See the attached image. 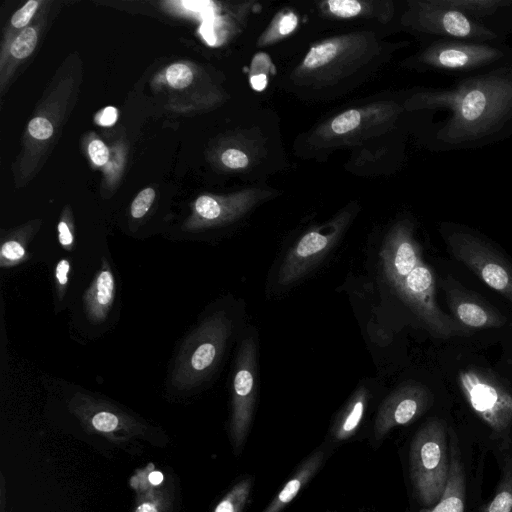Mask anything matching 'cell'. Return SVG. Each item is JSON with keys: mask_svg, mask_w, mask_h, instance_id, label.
I'll use <instances>...</instances> for the list:
<instances>
[{"mask_svg": "<svg viewBox=\"0 0 512 512\" xmlns=\"http://www.w3.org/2000/svg\"><path fill=\"white\" fill-rule=\"evenodd\" d=\"M424 112L428 147L435 152L471 150L512 136V58L451 85L425 88L405 102Z\"/></svg>", "mask_w": 512, "mask_h": 512, "instance_id": "1", "label": "cell"}, {"mask_svg": "<svg viewBox=\"0 0 512 512\" xmlns=\"http://www.w3.org/2000/svg\"><path fill=\"white\" fill-rule=\"evenodd\" d=\"M232 333L233 320L225 310L202 317L177 351L169 384L191 390L207 382L220 364Z\"/></svg>", "mask_w": 512, "mask_h": 512, "instance_id": "2", "label": "cell"}, {"mask_svg": "<svg viewBox=\"0 0 512 512\" xmlns=\"http://www.w3.org/2000/svg\"><path fill=\"white\" fill-rule=\"evenodd\" d=\"M445 422L429 419L415 433L409 450V469L415 494L426 508L440 499L449 474L450 451Z\"/></svg>", "mask_w": 512, "mask_h": 512, "instance_id": "3", "label": "cell"}, {"mask_svg": "<svg viewBox=\"0 0 512 512\" xmlns=\"http://www.w3.org/2000/svg\"><path fill=\"white\" fill-rule=\"evenodd\" d=\"M512 58V47L505 42L484 43L442 39L425 42L410 60L422 71H432L457 78L470 76Z\"/></svg>", "mask_w": 512, "mask_h": 512, "instance_id": "4", "label": "cell"}, {"mask_svg": "<svg viewBox=\"0 0 512 512\" xmlns=\"http://www.w3.org/2000/svg\"><path fill=\"white\" fill-rule=\"evenodd\" d=\"M404 23L425 42L452 39L495 43L505 39L466 14L451 8L442 0L408 2Z\"/></svg>", "mask_w": 512, "mask_h": 512, "instance_id": "5", "label": "cell"}, {"mask_svg": "<svg viewBox=\"0 0 512 512\" xmlns=\"http://www.w3.org/2000/svg\"><path fill=\"white\" fill-rule=\"evenodd\" d=\"M444 239L453 257L512 304V263L478 234L445 225Z\"/></svg>", "mask_w": 512, "mask_h": 512, "instance_id": "6", "label": "cell"}, {"mask_svg": "<svg viewBox=\"0 0 512 512\" xmlns=\"http://www.w3.org/2000/svg\"><path fill=\"white\" fill-rule=\"evenodd\" d=\"M390 286L422 321L432 336L448 339L465 336L472 332L440 309L435 297L434 274L424 261Z\"/></svg>", "mask_w": 512, "mask_h": 512, "instance_id": "7", "label": "cell"}, {"mask_svg": "<svg viewBox=\"0 0 512 512\" xmlns=\"http://www.w3.org/2000/svg\"><path fill=\"white\" fill-rule=\"evenodd\" d=\"M459 385L474 413L495 433L512 426V390L493 374L476 369L459 373Z\"/></svg>", "mask_w": 512, "mask_h": 512, "instance_id": "8", "label": "cell"}, {"mask_svg": "<svg viewBox=\"0 0 512 512\" xmlns=\"http://www.w3.org/2000/svg\"><path fill=\"white\" fill-rule=\"evenodd\" d=\"M349 222L341 214L329 223L304 234L289 250L278 272V284L291 285L300 280L336 245Z\"/></svg>", "mask_w": 512, "mask_h": 512, "instance_id": "9", "label": "cell"}, {"mask_svg": "<svg viewBox=\"0 0 512 512\" xmlns=\"http://www.w3.org/2000/svg\"><path fill=\"white\" fill-rule=\"evenodd\" d=\"M257 384V344L254 335L245 337L238 349L232 378L231 430L239 447L250 429Z\"/></svg>", "mask_w": 512, "mask_h": 512, "instance_id": "10", "label": "cell"}, {"mask_svg": "<svg viewBox=\"0 0 512 512\" xmlns=\"http://www.w3.org/2000/svg\"><path fill=\"white\" fill-rule=\"evenodd\" d=\"M366 51V40L358 35L325 40L309 50L299 67V73L310 80L341 76L345 68L363 59Z\"/></svg>", "mask_w": 512, "mask_h": 512, "instance_id": "11", "label": "cell"}, {"mask_svg": "<svg viewBox=\"0 0 512 512\" xmlns=\"http://www.w3.org/2000/svg\"><path fill=\"white\" fill-rule=\"evenodd\" d=\"M429 389L419 383H406L392 391L381 403L374 425L380 440L392 428L407 425L420 417L432 404Z\"/></svg>", "mask_w": 512, "mask_h": 512, "instance_id": "12", "label": "cell"}, {"mask_svg": "<svg viewBox=\"0 0 512 512\" xmlns=\"http://www.w3.org/2000/svg\"><path fill=\"white\" fill-rule=\"evenodd\" d=\"M446 302L451 316L469 330L499 328L505 325L506 317L479 295L463 287L457 280L447 276L442 281Z\"/></svg>", "mask_w": 512, "mask_h": 512, "instance_id": "13", "label": "cell"}, {"mask_svg": "<svg viewBox=\"0 0 512 512\" xmlns=\"http://www.w3.org/2000/svg\"><path fill=\"white\" fill-rule=\"evenodd\" d=\"M260 198L261 193L255 190L228 197L201 195L196 199L192 217L185 227L196 231L230 223L249 211Z\"/></svg>", "mask_w": 512, "mask_h": 512, "instance_id": "14", "label": "cell"}, {"mask_svg": "<svg viewBox=\"0 0 512 512\" xmlns=\"http://www.w3.org/2000/svg\"><path fill=\"white\" fill-rule=\"evenodd\" d=\"M504 39L512 32V0H442Z\"/></svg>", "mask_w": 512, "mask_h": 512, "instance_id": "15", "label": "cell"}, {"mask_svg": "<svg viewBox=\"0 0 512 512\" xmlns=\"http://www.w3.org/2000/svg\"><path fill=\"white\" fill-rule=\"evenodd\" d=\"M116 294V282L109 263L104 259L83 299L85 315L91 324L107 319Z\"/></svg>", "mask_w": 512, "mask_h": 512, "instance_id": "16", "label": "cell"}, {"mask_svg": "<svg viewBox=\"0 0 512 512\" xmlns=\"http://www.w3.org/2000/svg\"><path fill=\"white\" fill-rule=\"evenodd\" d=\"M450 466L445 489L438 502L420 512H465L466 478L454 433L450 437Z\"/></svg>", "mask_w": 512, "mask_h": 512, "instance_id": "17", "label": "cell"}, {"mask_svg": "<svg viewBox=\"0 0 512 512\" xmlns=\"http://www.w3.org/2000/svg\"><path fill=\"white\" fill-rule=\"evenodd\" d=\"M324 459L321 450L313 452L298 468L293 477L283 486L263 512H280L299 493L303 486L318 471Z\"/></svg>", "mask_w": 512, "mask_h": 512, "instance_id": "18", "label": "cell"}, {"mask_svg": "<svg viewBox=\"0 0 512 512\" xmlns=\"http://www.w3.org/2000/svg\"><path fill=\"white\" fill-rule=\"evenodd\" d=\"M368 399L369 392L364 386L353 393L333 426L334 439L342 441L350 438L356 432L363 419Z\"/></svg>", "mask_w": 512, "mask_h": 512, "instance_id": "19", "label": "cell"}, {"mask_svg": "<svg viewBox=\"0 0 512 512\" xmlns=\"http://www.w3.org/2000/svg\"><path fill=\"white\" fill-rule=\"evenodd\" d=\"M481 512H512V460L503 465L502 476L497 489L482 508Z\"/></svg>", "mask_w": 512, "mask_h": 512, "instance_id": "20", "label": "cell"}, {"mask_svg": "<svg viewBox=\"0 0 512 512\" xmlns=\"http://www.w3.org/2000/svg\"><path fill=\"white\" fill-rule=\"evenodd\" d=\"M253 480L243 479L217 505L214 512H241L250 495Z\"/></svg>", "mask_w": 512, "mask_h": 512, "instance_id": "21", "label": "cell"}, {"mask_svg": "<svg viewBox=\"0 0 512 512\" xmlns=\"http://www.w3.org/2000/svg\"><path fill=\"white\" fill-rule=\"evenodd\" d=\"M368 115L364 109H350L337 115L331 121L329 130L335 136H344L356 131Z\"/></svg>", "mask_w": 512, "mask_h": 512, "instance_id": "22", "label": "cell"}, {"mask_svg": "<svg viewBox=\"0 0 512 512\" xmlns=\"http://www.w3.org/2000/svg\"><path fill=\"white\" fill-rule=\"evenodd\" d=\"M38 35L33 27L22 30L13 40L10 46V53L16 59L28 57L35 49Z\"/></svg>", "mask_w": 512, "mask_h": 512, "instance_id": "23", "label": "cell"}, {"mask_svg": "<svg viewBox=\"0 0 512 512\" xmlns=\"http://www.w3.org/2000/svg\"><path fill=\"white\" fill-rule=\"evenodd\" d=\"M26 258V249L17 239L4 241L0 249V265L2 268L13 267Z\"/></svg>", "mask_w": 512, "mask_h": 512, "instance_id": "24", "label": "cell"}, {"mask_svg": "<svg viewBox=\"0 0 512 512\" xmlns=\"http://www.w3.org/2000/svg\"><path fill=\"white\" fill-rule=\"evenodd\" d=\"M193 72L189 66L183 63H174L166 70L168 84L175 89H183L193 81Z\"/></svg>", "mask_w": 512, "mask_h": 512, "instance_id": "25", "label": "cell"}, {"mask_svg": "<svg viewBox=\"0 0 512 512\" xmlns=\"http://www.w3.org/2000/svg\"><path fill=\"white\" fill-rule=\"evenodd\" d=\"M329 12L339 18H352L365 11L364 4L357 0H330L326 2Z\"/></svg>", "mask_w": 512, "mask_h": 512, "instance_id": "26", "label": "cell"}, {"mask_svg": "<svg viewBox=\"0 0 512 512\" xmlns=\"http://www.w3.org/2000/svg\"><path fill=\"white\" fill-rule=\"evenodd\" d=\"M154 198L155 191L153 188H145L142 191H140L131 204V216L134 219H140L144 217L146 213L149 211L154 201Z\"/></svg>", "mask_w": 512, "mask_h": 512, "instance_id": "27", "label": "cell"}, {"mask_svg": "<svg viewBox=\"0 0 512 512\" xmlns=\"http://www.w3.org/2000/svg\"><path fill=\"white\" fill-rule=\"evenodd\" d=\"M298 25V17L294 13H286L276 19L269 33V40L278 39L290 34Z\"/></svg>", "mask_w": 512, "mask_h": 512, "instance_id": "28", "label": "cell"}, {"mask_svg": "<svg viewBox=\"0 0 512 512\" xmlns=\"http://www.w3.org/2000/svg\"><path fill=\"white\" fill-rule=\"evenodd\" d=\"M29 134L39 140L50 138L54 132L52 123L43 117H35L28 124Z\"/></svg>", "mask_w": 512, "mask_h": 512, "instance_id": "29", "label": "cell"}, {"mask_svg": "<svg viewBox=\"0 0 512 512\" xmlns=\"http://www.w3.org/2000/svg\"><path fill=\"white\" fill-rule=\"evenodd\" d=\"M91 423L98 431L111 432L118 427L119 418L114 413L103 410L93 415Z\"/></svg>", "mask_w": 512, "mask_h": 512, "instance_id": "30", "label": "cell"}, {"mask_svg": "<svg viewBox=\"0 0 512 512\" xmlns=\"http://www.w3.org/2000/svg\"><path fill=\"white\" fill-rule=\"evenodd\" d=\"M70 262L66 258L60 259L54 269V278L58 300H61L68 284Z\"/></svg>", "mask_w": 512, "mask_h": 512, "instance_id": "31", "label": "cell"}, {"mask_svg": "<svg viewBox=\"0 0 512 512\" xmlns=\"http://www.w3.org/2000/svg\"><path fill=\"white\" fill-rule=\"evenodd\" d=\"M222 163L231 169L246 168L249 164L248 156L241 150L230 148L221 155Z\"/></svg>", "mask_w": 512, "mask_h": 512, "instance_id": "32", "label": "cell"}, {"mask_svg": "<svg viewBox=\"0 0 512 512\" xmlns=\"http://www.w3.org/2000/svg\"><path fill=\"white\" fill-rule=\"evenodd\" d=\"M39 5L38 1L30 0L25 5H23L19 10H17L12 18L11 24L15 28H22L26 26Z\"/></svg>", "mask_w": 512, "mask_h": 512, "instance_id": "33", "label": "cell"}, {"mask_svg": "<svg viewBox=\"0 0 512 512\" xmlns=\"http://www.w3.org/2000/svg\"><path fill=\"white\" fill-rule=\"evenodd\" d=\"M88 153L92 162L97 166H103L109 160V150L101 140L91 141L88 146Z\"/></svg>", "mask_w": 512, "mask_h": 512, "instance_id": "34", "label": "cell"}, {"mask_svg": "<svg viewBox=\"0 0 512 512\" xmlns=\"http://www.w3.org/2000/svg\"><path fill=\"white\" fill-rule=\"evenodd\" d=\"M58 240L63 248H70L74 243L73 233L68 223L64 220H61L58 223Z\"/></svg>", "mask_w": 512, "mask_h": 512, "instance_id": "35", "label": "cell"}, {"mask_svg": "<svg viewBox=\"0 0 512 512\" xmlns=\"http://www.w3.org/2000/svg\"><path fill=\"white\" fill-rule=\"evenodd\" d=\"M117 116L118 113L115 107H106L99 117V123L103 126H111L116 122Z\"/></svg>", "mask_w": 512, "mask_h": 512, "instance_id": "36", "label": "cell"}, {"mask_svg": "<svg viewBox=\"0 0 512 512\" xmlns=\"http://www.w3.org/2000/svg\"><path fill=\"white\" fill-rule=\"evenodd\" d=\"M148 478L152 485H159L163 481V475L159 471L151 472Z\"/></svg>", "mask_w": 512, "mask_h": 512, "instance_id": "37", "label": "cell"}, {"mask_svg": "<svg viewBox=\"0 0 512 512\" xmlns=\"http://www.w3.org/2000/svg\"><path fill=\"white\" fill-rule=\"evenodd\" d=\"M136 512H157L154 505L150 503H143L136 509Z\"/></svg>", "mask_w": 512, "mask_h": 512, "instance_id": "38", "label": "cell"}]
</instances>
